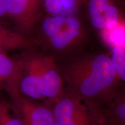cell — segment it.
<instances>
[{"instance_id": "6da1fadb", "label": "cell", "mask_w": 125, "mask_h": 125, "mask_svg": "<svg viewBox=\"0 0 125 125\" xmlns=\"http://www.w3.org/2000/svg\"><path fill=\"white\" fill-rule=\"evenodd\" d=\"M56 62L65 86L87 99L105 105L122 86L109 53L87 49Z\"/></svg>"}, {"instance_id": "7a4b0ae2", "label": "cell", "mask_w": 125, "mask_h": 125, "mask_svg": "<svg viewBox=\"0 0 125 125\" xmlns=\"http://www.w3.org/2000/svg\"><path fill=\"white\" fill-rule=\"evenodd\" d=\"M12 56L16 62L15 90L30 99L51 105L65 87L54 57L38 47Z\"/></svg>"}, {"instance_id": "3957f363", "label": "cell", "mask_w": 125, "mask_h": 125, "mask_svg": "<svg viewBox=\"0 0 125 125\" xmlns=\"http://www.w3.org/2000/svg\"><path fill=\"white\" fill-rule=\"evenodd\" d=\"M92 33L84 12L62 15L45 13L32 37L39 48L57 60L87 49Z\"/></svg>"}, {"instance_id": "277c9868", "label": "cell", "mask_w": 125, "mask_h": 125, "mask_svg": "<svg viewBox=\"0 0 125 125\" xmlns=\"http://www.w3.org/2000/svg\"><path fill=\"white\" fill-rule=\"evenodd\" d=\"M51 106L55 125H104L105 105L82 97L65 86Z\"/></svg>"}, {"instance_id": "5b68a950", "label": "cell", "mask_w": 125, "mask_h": 125, "mask_svg": "<svg viewBox=\"0 0 125 125\" xmlns=\"http://www.w3.org/2000/svg\"><path fill=\"white\" fill-rule=\"evenodd\" d=\"M84 13L92 31L100 40L125 21L116 0H87Z\"/></svg>"}, {"instance_id": "8992f818", "label": "cell", "mask_w": 125, "mask_h": 125, "mask_svg": "<svg viewBox=\"0 0 125 125\" xmlns=\"http://www.w3.org/2000/svg\"><path fill=\"white\" fill-rule=\"evenodd\" d=\"M5 4L7 19L12 29L32 37L36 26L45 13L41 0H5Z\"/></svg>"}, {"instance_id": "52a82bcc", "label": "cell", "mask_w": 125, "mask_h": 125, "mask_svg": "<svg viewBox=\"0 0 125 125\" xmlns=\"http://www.w3.org/2000/svg\"><path fill=\"white\" fill-rule=\"evenodd\" d=\"M6 95L14 103L24 125H55L51 105L26 97L15 90Z\"/></svg>"}, {"instance_id": "ba28073f", "label": "cell", "mask_w": 125, "mask_h": 125, "mask_svg": "<svg viewBox=\"0 0 125 125\" xmlns=\"http://www.w3.org/2000/svg\"><path fill=\"white\" fill-rule=\"evenodd\" d=\"M35 47H38L35 39L23 35L0 21V53L20 52Z\"/></svg>"}, {"instance_id": "9c48e42d", "label": "cell", "mask_w": 125, "mask_h": 125, "mask_svg": "<svg viewBox=\"0 0 125 125\" xmlns=\"http://www.w3.org/2000/svg\"><path fill=\"white\" fill-rule=\"evenodd\" d=\"M104 125H125V86L104 107Z\"/></svg>"}, {"instance_id": "30bf717a", "label": "cell", "mask_w": 125, "mask_h": 125, "mask_svg": "<svg viewBox=\"0 0 125 125\" xmlns=\"http://www.w3.org/2000/svg\"><path fill=\"white\" fill-rule=\"evenodd\" d=\"M45 13L50 15L82 13L87 0H41Z\"/></svg>"}, {"instance_id": "8fae6325", "label": "cell", "mask_w": 125, "mask_h": 125, "mask_svg": "<svg viewBox=\"0 0 125 125\" xmlns=\"http://www.w3.org/2000/svg\"><path fill=\"white\" fill-rule=\"evenodd\" d=\"M16 62L13 56L0 53V96L14 89Z\"/></svg>"}, {"instance_id": "7c38bea8", "label": "cell", "mask_w": 125, "mask_h": 125, "mask_svg": "<svg viewBox=\"0 0 125 125\" xmlns=\"http://www.w3.org/2000/svg\"><path fill=\"white\" fill-rule=\"evenodd\" d=\"M0 125H24L14 103L3 94L0 96Z\"/></svg>"}, {"instance_id": "4fadbf2b", "label": "cell", "mask_w": 125, "mask_h": 125, "mask_svg": "<svg viewBox=\"0 0 125 125\" xmlns=\"http://www.w3.org/2000/svg\"><path fill=\"white\" fill-rule=\"evenodd\" d=\"M109 55L115 67L120 82L125 83V50L121 47L109 48Z\"/></svg>"}, {"instance_id": "5bb4252c", "label": "cell", "mask_w": 125, "mask_h": 125, "mask_svg": "<svg viewBox=\"0 0 125 125\" xmlns=\"http://www.w3.org/2000/svg\"><path fill=\"white\" fill-rule=\"evenodd\" d=\"M7 19L5 0H0V21Z\"/></svg>"}]
</instances>
